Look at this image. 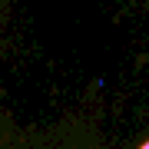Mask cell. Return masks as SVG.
Wrapping results in <instances>:
<instances>
[{"instance_id":"1","label":"cell","mask_w":149,"mask_h":149,"mask_svg":"<svg viewBox=\"0 0 149 149\" xmlns=\"http://www.w3.org/2000/svg\"><path fill=\"white\" fill-rule=\"evenodd\" d=\"M143 149H149V143H143Z\"/></svg>"}]
</instances>
